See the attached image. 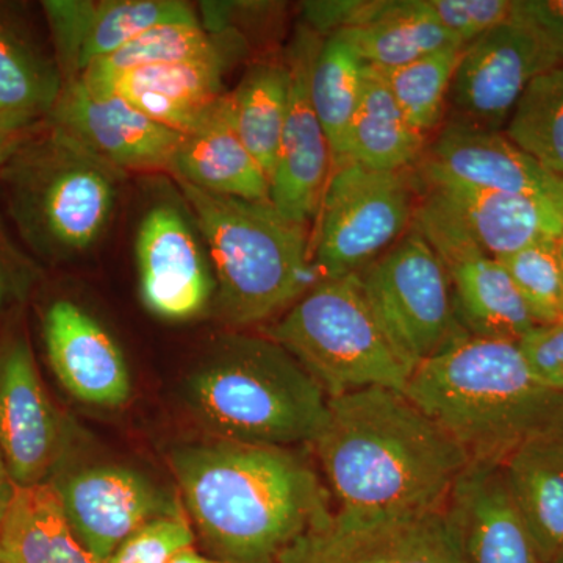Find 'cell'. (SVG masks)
I'll return each instance as SVG.
<instances>
[{"instance_id":"8d00e7d4","label":"cell","mask_w":563,"mask_h":563,"mask_svg":"<svg viewBox=\"0 0 563 563\" xmlns=\"http://www.w3.org/2000/svg\"><path fill=\"white\" fill-rule=\"evenodd\" d=\"M440 24L463 46L512 20L514 0H428Z\"/></svg>"},{"instance_id":"4316f807","label":"cell","mask_w":563,"mask_h":563,"mask_svg":"<svg viewBox=\"0 0 563 563\" xmlns=\"http://www.w3.org/2000/svg\"><path fill=\"white\" fill-rule=\"evenodd\" d=\"M0 563H98L74 536L54 485L20 487L0 523Z\"/></svg>"},{"instance_id":"d6a6232c","label":"cell","mask_w":563,"mask_h":563,"mask_svg":"<svg viewBox=\"0 0 563 563\" xmlns=\"http://www.w3.org/2000/svg\"><path fill=\"white\" fill-rule=\"evenodd\" d=\"M506 135L563 179V63L531 81L506 124Z\"/></svg>"},{"instance_id":"30bf717a","label":"cell","mask_w":563,"mask_h":563,"mask_svg":"<svg viewBox=\"0 0 563 563\" xmlns=\"http://www.w3.org/2000/svg\"><path fill=\"white\" fill-rule=\"evenodd\" d=\"M412 228L443 262L455 313L468 335L520 343L537 328L503 263L429 192L422 191L421 201L415 203Z\"/></svg>"},{"instance_id":"ab89813d","label":"cell","mask_w":563,"mask_h":563,"mask_svg":"<svg viewBox=\"0 0 563 563\" xmlns=\"http://www.w3.org/2000/svg\"><path fill=\"white\" fill-rule=\"evenodd\" d=\"M35 273L31 258L10 242L0 222V318L24 301Z\"/></svg>"},{"instance_id":"ac0fdd59","label":"cell","mask_w":563,"mask_h":563,"mask_svg":"<svg viewBox=\"0 0 563 563\" xmlns=\"http://www.w3.org/2000/svg\"><path fill=\"white\" fill-rule=\"evenodd\" d=\"M144 307L168 321L198 317L214 298V280L184 211L162 202L146 211L135 240Z\"/></svg>"},{"instance_id":"4dcf8cb0","label":"cell","mask_w":563,"mask_h":563,"mask_svg":"<svg viewBox=\"0 0 563 563\" xmlns=\"http://www.w3.org/2000/svg\"><path fill=\"white\" fill-rule=\"evenodd\" d=\"M244 43L236 31L210 33L201 22H176L158 25L141 33L120 51L92 63L79 77L101 79L111 74L172 65V63L210 60V58L239 57Z\"/></svg>"},{"instance_id":"d4e9b609","label":"cell","mask_w":563,"mask_h":563,"mask_svg":"<svg viewBox=\"0 0 563 563\" xmlns=\"http://www.w3.org/2000/svg\"><path fill=\"white\" fill-rule=\"evenodd\" d=\"M501 470L540 561L553 562L563 553V433L525 443Z\"/></svg>"},{"instance_id":"ee69618b","label":"cell","mask_w":563,"mask_h":563,"mask_svg":"<svg viewBox=\"0 0 563 563\" xmlns=\"http://www.w3.org/2000/svg\"><path fill=\"white\" fill-rule=\"evenodd\" d=\"M169 563H229L225 561H221V559L217 558H207V555H203L201 553H198V551L195 550V548H185V550H181L180 553H177L174 555L172 561Z\"/></svg>"},{"instance_id":"f35d334b","label":"cell","mask_w":563,"mask_h":563,"mask_svg":"<svg viewBox=\"0 0 563 563\" xmlns=\"http://www.w3.org/2000/svg\"><path fill=\"white\" fill-rule=\"evenodd\" d=\"M518 344L537 379L563 391V322L537 325Z\"/></svg>"},{"instance_id":"d590c367","label":"cell","mask_w":563,"mask_h":563,"mask_svg":"<svg viewBox=\"0 0 563 563\" xmlns=\"http://www.w3.org/2000/svg\"><path fill=\"white\" fill-rule=\"evenodd\" d=\"M195 544V531L185 514L155 518L131 533L106 563H169L174 555Z\"/></svg>"},{"instance_id":"1f68e13d","label":"cell","mask_w":563,"mask_h":563,"mask_svg":"<svg viewBox=\"0 0 563 563\" xmlns=\"http://www.w3.org/2000/svg\"><path fill=\"white\" fill-rule=\"evenodd\" d=\"M363 80L365 65L351 44L340 33L322 38L310 73V99L331 147L332 169L344 163L347 132L361 101Z\"/></svg>"},{"instance_id":"44dd1931","label":"cell","mask_w":563,"mask_h":563,"mask_svg":"<svg viewBox=\"0 0 563 563\" xmlns=\"http://www.w3.org/2000/svg\"><path fill=\"white\" fill-rule=\"evenodd\" d=\"M446 510L465 563H542L512 501L501 466L470 462Z\"/></svg>"},{"instance_id":"7c38bea8","label":"cell","mask_w":563,"mask_h":563,"mask_svg":"<svg viewBox=\"0 0 563 563\" xmlns=\"http://www.w3.org/2000/svg\"><path fill=\"white\" fill-rule=\"evenodd\" d=\"M68 431L44 387L20 324L0 333V453L14 484L47 483L68 451Z\"/></svg>"},{"instance_id":"f546056e","label":"cell","mask_w":563,"mask_h":563,"mask_svg":"<svg viewBox=\"0 0 563 563\" xmlns=\"http://www.w3.org/2000/svg\"><path fill=\"white\" fill-rule=\"evenodd\" d=\"M232 121L240 139L269 177L276 168L282 131L290 101L287 63L258 62L228 92Z\"/></svg>"},{"instance_id":"bcb514c9","label":"cell","mask_w":563,"mask_h":563,"mask_svg":"<svg viewBox=\"0 0 563 563\" xmlns=\"http://www.w3.org/2000/svg\"><path fill=\"white\" fill-rule=\"evenodd\" d=\"M558 252H559V261H561L562 272H563V236L558 240Z\"/></svg>"},{"instance_id":"b9f144b4","label":"cell","mask_w":563,"mask_h":563,"mask_svg":"<svg viewBox=\"0 0 563 563\" xmlns=\"http://www.w3.org/2000/svg\"><path fill=\"white\" fill-rule=\"evenodd\" d=\"M43 121L20 114L0 113V169L9 163Z\"/></svg>"},{"instance_id":"8992f818","label":"cell","mask_w":563,"mask_h":563,"mask_svg":"<svg viewBox=\"0 0 563 563\" xmlns=\"http://www.w3.org/2000/svg\"><path fill=\"white\" fill-rule=\"evenodd\" d=\"M124 173L46 120L0 169L7 211L41 261H73L102 239Z\"/></svg>"},{"instance_id":"836d02e7","label":"cell","mask_w":563,"mask_h":563,"mask_svg":"<svg viewBox=\"0 0 563 563\" xmlns=\"http://www.w3.org/2000/svg\"><path fill=\"white\" fill-rule=\"evenodd\" d=\"M462 52L463 46L450 47L398 68L372 69L391 92L404 117L426 135L443 120Z\"/></svg>"},{"instance_id":"5b68a950","label":"cell","mask_w":563,"mask_h":563,"mask_svg":"<svg viewBox=\"0 0 563 563\" xmlns=\"http://www.w3.org/2000/svg\"><path fill=\"white\" fill-rule=\"evenodd\" d=\"M176 181L209 246L222 320L236 328L269 320L317 284L306 225L285 218L272 202Z\"/></svg>"},{"instance_id":"3957f363","label":"cell","mask_w":563,"mask_h":563,"mask_svg":"<svg viewBox=\"0 0 563 563\" xmlns=\"http://www.w3.org/2000/svg\"><path fill=\"white\" fill-rule=\"evenodd\" d=\"M404 393L470 462L501 466L525 443L563 433V391L537 379L518 343L466 333L418 363Z\"/></svg>"},{"instance_id":"4fadbf2b","label":"cell","mask_w":563,"mask_h":563,"mask_svg":"<svg viewBox=\"0 0 563 563\" xmlns=\"http://www.w3.org/2000/svg\"><path fill=\"white\" fill-rule=\"evenodd\" d=\"M562 63L523 22L492 29L463 47L450 90L459 120L501 131L531 81Z\"/></svg>"},{"instance_id":"7dc6e473","label":"cell","mask_w":563,"mask_h":563,"mask_svg":"<svg viewBox=\"0 0 563 563\" xmlns=\"http://www.w3.org/2000/svg\"><path fill=\"white\" fill-rule=\"evenodd\" d=\"M551 563H563V553L561 555H558V558L554 559Z\"/></svg>"},{"instance_id":"83f0119b","label":"cell","mask_w":563,"mask_h":563,"mask_svg":"<svg viewBox=\"0 0 563 563\" xmlns=\"http://www.w3.org/2000/svg\"><path fill=\"white\" fill-rule=\"evenodd\" d=\"M339 33L363 65L374 69L398 68L435 52L463 46L440 24L428 0H384L366 24Z\"/></svg>"},{"instance_id":"e575fe53","label":"cell","mask_w":563,"mask_h":563,"mask_svg":"<svg viewBox=\"0 0 563 563\" xmlns=\"http://www.w3.org/2000/svg\"><path fill=\"white\" fill-rule=\"evenodd\" d=\"M559 239H544L525 250L498 258L537 325L563 322V272L558 252Z\"/></svg>"},{"instance_id":"484cf974","label":"cell","mask_w":563,"mask_h":563,"mask_svg":"<svg viewBox=\"0 0 563 563\" xmlns=\"http://www.w3.org/2000/svg\"><path fill=\"white\" fill-rule=\"evenodd\" d=\"M63 77L16 3L0 2V113L46 120Z\"/></svg>"},{"instance_id":"8fae6325","label":"cell","mask_w":563,"mask_h":563,"mask_svg":"<svg viewBox=\"0 0 563 563\" xmlns=\"http://www.w3.org/2000/svg\"><path fill=\"white\" fill-rule=\"evenodd\" d=\"M274 563H465L446 507L355 520L332 512L288 544Z\"/></svg>"},{"instance_id":"9a60e30c","label":"cell","mask_w":563,"mask_h":563,"mask_svg":"<svg viewBox=\"0 0 563 563\" xmlns=\"http://www.w3.org/2000/svg\"><path fill=\"white\" fill-rule=\"evenodd\" d=\"M321 43L302 25L288 51L290 101L269 188L273 206L301 225L320 211L332 172L331 147L310 99V73Z\"/></svg>"},{"instance_id":"d6986e66","label":"cell","mask_w":563,"mask_h":563,"mask_svg":"<svg viewBox=\"0 0 563 563\" xmlns=\"http://www.w3.org/2000/svg\"><path fill=\"white\" fill-rule=\"evenodd\" d=\"M52 372L73 398L96 407L124 406L132 379L124 354L101 322L70 299H54L41 314Z\"/></svg>"},{"instance_id":"60d3db41","label":"cell","mask_w":563,"mask_h":563,"mask_svg":"<svg viewBox=\"0 0 563 563\" xmlns=\"http://www.w3.org/2000/svg\"><path fill=\"white\" fill-rule=\"evenodd\" d=\"M512 20L529 25L563 62V0H514Z\"/></svg>"},{"instance_id":"ffe728a7","label":"cell","mask_w":563,"mask_h":563,"mask_svg":"<svg viewBox=\"0 0 563 563\" xmlns=\"http://www.w3.org/2000/svg\"><path fill=\"white\" fill-rule=\"evenodd\" d=\"M417 169L422 191L442 202L492 257H507L540 240L563 236L561 217L548 198L484 190Z\"/></svg>"},{"instance_id":"6da1fadb","label":"cell","mask_w":563,"mask_h":563,"mask_svg":"<svg viewBox=\"0 0 563 563\" xmlns=\"http://www.w3.org/2000/svg\"><path fill=\"white\" fill-rule=\"evenodd\" d=\"M312 444L336 514L355 520L443 509L470 465L439 424L391 388L329 398Z\"/></svg>"},{"instance_id":"7bdbcfd3","label":"cell","mask_w":563,"mask_h":563,"mask_svg":"<svg viewBox=\"0 0 563 563\" xmlns=\"http://www.w3.org/2000/svg\"><path fill=\"white\" fill-rule=\"evenodd\" d=\"M16 487L18 485L14 484L13 477H11L5 459H3L2 453H0V523H2L7 510H9Z\"/></svg>"},{"instance_id":"2e32d148","label":"cell","mask_w":563,"mask_h":563,"mask_svg":"<svg viewBox=\"0 0 563 563\" xmlns=\"http://www.w3.org/2000/svg\"><path fill=\"white\" fill-rule=\"evenodd\" d=\"M47 121L121 172H169L184 139L120 96L92 91L79 77L63 84Z\"/></svg>"},{"instance_id":"7402d4cb","label":"cell","mask_w":563,"mask_h":563,"mask_svg":"<svg viewBox=\"0 0 563 563\" xmlns=\"http://www.w3.org/2000/svg\"><path fill=\"white\" fill-rule=\"evenodd\" d=\"M417 166L484 190L548 199L555 179L506 133L459 118L444 125Z\"/></svg>"},{"instance_id":"9c48e42d","label":"cell","mask_w":563,"mask_h":563,"mask_svg":"<svg viewBox=\"0 0 563 563\" xmlns=\"http://www.w3.org/2000/svg\"><path fill=\"white\" fill-rule=\"evenodd\" d=\"M357 274L388 339L415 368L466 335L446 268L413 228Z\"/></svg>"},{"instance_id":"52a82bcc","label":"cell","mask_w":563,"mask_h":563,"mask_svg":"<svg viewBox=\"0 0 563 563\" xmlns=\"http://www.w3.org/2000/svg\"><path fill=\"white\" fill-rule=\"evenodd\" d=\"M266 336L290 352L328 398L372 387L406 391L415 369L385 333L357 273L318 280Z\"/></svg>"},{"instance_id":"603a6c76","label":"cell","mask_w":563,"mask_h":563,"mask_svg":"<svg viewBox=\"0 0 563 563\" xmlns=\"http://www.w3.org/2000/svg\"><path fill=\"white\" fill-rule=\"evenodd\" d=\"M231 60L232 57H220L172 63L111 74L101 79H79L92 91L120 96L152 121L187 133L224 95L222 76Z\"/></svg>"},{"instance_id":"5bb4252c","label":"cell","mask_w":563,"mask_h":563,"mask_svg":"<svg viewBox=\"0 0 563 563\" xmlns=\"http://www.w3.org/2000/svg\"><path fill=\"white\" fill-rule=\"evenodd\" d=\"M54 485L74 536L98 563L141 526L179 512L177 504L146 476L117 465L54 473Z\"/></svg>"},{"instance_id":"f1b7e54d","label":"cell","mask_w":563,"mask_h":563,"mask_svg":"<svg viewBox=\"0 0 563 563\" xmlns=\"http://www.w3.org/2000/svg\"><path fill=\"white\" fill-rule=\"evenodd\" d=\"M424 133L410 124L380 77L365 66L361 101L347 132L344 163H357L376 172H404L415 168L424 157Z\"/></svg>"},{"instance_id":"f6af8a7d","label":"cell","mask_w":563,"mask_h":563,"mask_svg":"<svg viewBox=\"0 0 563 563\" xmlns=\"http://www.w3.org/2000/svg\"><path fill=\"white\" fill-rule=\"evenodd\" d=\"M550 201L554 203L555 210H558L559 217H561L563 228V179L562 177L555 176L553 188L550 192Z\"/></svg>"},{"instance_id":"7a4b0ae2","label":"cell","mask_w":563,"mask_h":563,"mask_svg":"<svg viewBox=\"0 0 563 563\" xmlns=\"http://www.w3.org/2000/svg\"><path fill=\"white\" fill-rule=\"evenodd\" d=\"M172 466L192 523L221 561L274 563L332 515L320 477L288 448L217 440L177 450Z\"/></svg>"},{"instance_id":"e0dca14e","label":"cell","mask_w":563,"mask_h":563,"mask_svg":"<svg viewBox=\"0 0 563 563\" xmlns=\"http://www.w3.org/2000/svg\"><path fill=\"white\" fill-rule=\"evenodd\" d=\"M41 10L63 84L141 33L176 22H201L190 3L180 0H44Z\"/></svg>"},{"instance_id":"ba28073f","label":"cell","mask_w":563,"mask_h":563,"mask_svg":"<svg viewBox=\"0 0 563 563\" xmlns=\"http://www.w3.org/2000/svg\"><path fill=\"white\" fill-rule=\"evenodd\" d=\"M417 181L410 169L376 172L351 162L332 169L317 214L318 279L361 273L398 243L412 228Z\"/></svg>"},{"instance_id":"cb8c5ba5","label":"cell","mask_w":563,"mask_h":563,"mask_svg":"<svg viewBox=\"0 0 563 563\" xmlns=\"http://www.w3.org/2000/svg\"><path fill=\"white\" fill-rule=\"evenodd\" d=\"M169 172L174 179L229 198L269 201V177L263 172L232 121L228 92L202 120L184 133Z\"/></svg>"},{"instance_id":"74e56055","label":"cell","mask_w":563,"mask_h":563,"mask_svg":"<svg viewBox=\"0 0 563 563\" xmlns=\"http://www.w3.org/2000/svg\"><path fill=\"white\" fill-rule=\"evenodd\" d=\"M384 0H333L303 3V25L328 38L333 33L366 24L383 7Z\"/></svg>"},{"instance_id":"277c9868","label":"cell","mask_w":563,"mask_h":563,"mask_svg":"<svg viewBox=\"0 0 563 563\" xmlns=\"http://www.w3.org/2000/svg\"><path fill=\"white\" fill-rule=\"evenodd\" d=\"M187 404L217 440L287 448L314 442L329 398L279 343L231 335L191 374Z\"/></svg>"}]
</instances>
